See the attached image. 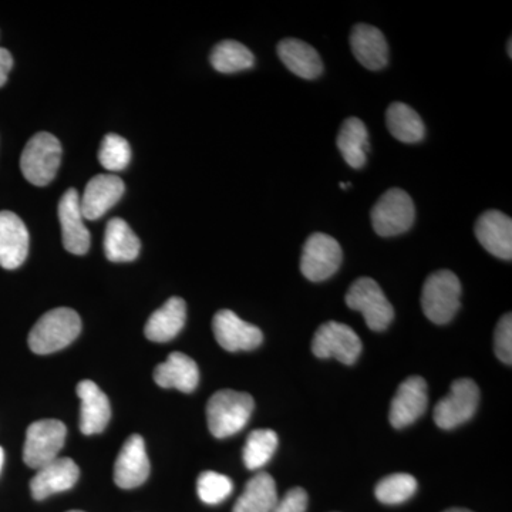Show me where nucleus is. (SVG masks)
Listing matches in <instances>:
<instances>
[{
	"label": "nucleus",
	"mask_w": 512,
	"mask_h": 512,
	"mask_svg": "<svg viewBox=\"0 0 512 512\" xmlns=\"http://www.w3.org/2000/svg\"><path fill=\"white\" fill-rule=\"evenodd\" d=\"M82 332L79 313L70 308L46 312L29 333V348L36 355H50L69 346Z\"/></svg>",
	"instance_id": "f257e3e1"
},
{
	"label": "nucleus",
	"mask_w": 512,
	"mask_h": 512,
	"mask_svg": "<svg viewBox=\"0 0 512 512\" xmlns=\"http://www.w3.org/2000/svg\"><path fill=\"white\" fill-rule=\"evenodd\" d=\"M255 402L251 394L220 390L212 394L207 404V421L212 436L227 439L239 433L254 412Z\"/></svg>",
	"instance_id": "f03ea898"
},
{
	"label": "nucleus",
	"mask_w": 512,
	"mask_h": 512,
	"mask_svg": "<svg viewBox=\"0 0 512 512\" xmlns=\"http://www.w3.org/2000/svg\"><path fill=\"white\" fill-rule=\"evenodd\" d=\"M460 279L451 271H437L426 279L421 293L424 315L436 325H446L460 309Z\"/></svg>",
	"instance_id": "7ed1b4c3"
},
{
	"label": "nucleus",
	"mask_w": 512,
	"mask_h": 512,
	"mask_svg": "<svg viewBox=\"0 0 512 512\" xmlns=\"http://www.w3.org/2000/svg\"><path fill=\"white\" fill-rule=\"evenodd\" d=\"M62 161V146L53 134L37 133L30 138L20 157V170L36 187L52 183Z\"/></svg>",
	"instance_id": "20e7f679"
},
{
	"label": "nucleus",
	"mask_w": 512,
	"mask_h": 512,
	"mask_svg": "<svg viewBox=\"0 0 512 512\" xmlns=\"http://www.w3.org/2000/svg\"><path fill=\"white\" fill-rule=\"evenodd\" d=\"M370 218L377 235L384 238L396 237L413 227L416 208L406 191L390 188L376 202Z\"/></svg>",
	"instance_id": "39448f33"
},
{
	"label": "nucleus",
	"mask_w": 512,
	"mask_h": 512,
	"mask_svg": "<svg viewBox=\"0 0 512 512\" xmlns=\"http://www.w3.org/2000/svg\"><path fill=\"white\" fill-rule=\"evenodd\" d=\"M346 305L353 311L362 313L367 328L382 332L389 328L394 319L392 303L386 298L382 288L372 278H359L346 293Z\"/></svg>",
	"instance_id": "423d86ee"
},
{
	"label": "nucleus",
	"mask_w": 512,
	"mask_h": 512,
	"mask_svg": "<svg viewBox=\"0 0 512 512\" xmlns=\"http://www.w3.org/2000/svg\"><path fill=\"white\" fill-rule=\"evenodd\" d=\"M66 436V426L60 420L46 419L30 424L23 447L26 466L39 470L55 461L59 458Z\"/></svg>",
	"instance_id": "0eeeda50"
},
{
	"label": "nucleus",
	"mask_w": 512,
	"mask_h": 512,
	"mask_svg": "<svg viewBox=\"0 0 512 512\" xmlns=\"http://www.w3.org/2000/svg\"><path fill=\"white\" fill-rule=\"evenodd\" d=\"M480 403V389L471 379H458L451 384L450 393L437 403L434 423L443 430H453L473 419Z\"/></svg>",
	"instance_id": "6e6552de"
},
{
	"label": "nucleus",
	"mask_w": 512,
	"mask_h": 512,
	"mask_svg": "<svg viewBox=\"0 0 512 512\" xmlns=\"http://www.w3.org/2000/svg\"><path fill=\"white\" fill-rule=\"evenodd\" d=\"M312 352L319 359L335 357L343 365H353L362 353V340L345 323H323L313 336Z\"/></svg>",
	"instance_id": "1a4fd4ad"
},
{
	"label": "nucleus",
	"mask_w": 512,
	"mask_h": 512,
	"mask_svg": "<svg viewBox=\"0 0 512 512\" xmlns=\"http://www.w3.org/2000/svg\"><path fill=\"white\" fill-rule=\"evenodd\" d=\"M343 252L335 238L315 232L306 239L301 258V272L312 282H322L338 272Z\"/></svg>",
	"instance_id": "9d476101"
},
{
	"label": "nucleus",
	"mask_w": 512,
	"mask_h": 512,
	"mask_svg": "<svg viewBox=\"0 0 512 512\" xmlns=\"http://www.w3.org/2000/svg\"><path fill=\"white\" fill-rule=\"evenodd\" d=\"M212 330L215 339L222 349L228 352H241V350H254L264 342L261 329L245 322L232 311H220L215 313L212 319Z\"/></svg>",
	"instance_id": "9b49d317"
},
{
	"label": "nucleus",
	"mask_w": 512,
	"mask_h": 512,
	"mask_svg": "<svg viewBox=\"0 0 512 512\" xmlns=\"http://www.w3.org/2000/svg\"><path fill=\"white\" fill-rule=\"evenodd\" d=\"M150 476L146 443L138 434L128 437L114 464V483L123 490L140 487Z\"/></svg>",
	"instance_id": "f8f14e48"
},
{
	"label": "nucleus",
	"mask_w": 512,
	"mask_h": 512,
	"mask_svg": "<svg viewBox=\"0 0 512 512\" xmlns=\"http://www.w3.org/2000/svg\"><path fill=\"white\" fill-rule=\"evenodd\" d=\"M429 404L427 383L423 377L413 376L404 380L397 389L390 406V424L394 429H404L423 416Z\"/></svg>",
	"instance_id": "ddd939ff"
},
{
	"label": "nucleus",
	"mask_w": 512,
	"mask_h": 512,
	"mask_svg": "<svg viewBox=\"0 0 512 512\" xmlns=\"http://www.w3.org/2000/svg\"><path fill=\"white\" fill-rule=\"evenodd\" d=\"M59 220L64 248L74 255L87 254L90 248V232L84 225L79 192L74 188H69L60 198Z\"/></svg>",
	"instance_id": "4468645a"
},
{
	"label": "nucleus",
	"mask_w": 512,
	"mask_h": 512,
	"mask_svg": "<svg viewBox=\"0 0 512 512\" xmlns=\"http://www.w3.org/2000/svg\"><path fill=\"white\" fill-rule=\"evenodd\" d=\"M124 190L123 180L117 175L100 174L93 177L80 198L84 220H99L120 201Z\"/></svg>",
	"instance_id": "2eb2a0df"
},
{
	"label": "nucleus",
	"mask_w": 512,
	"mask_h": 512,
	"mask_svg": "<svg viewBox=\"0 0 512 512\" xmlns=\"http://www.w3.org/2000/svg\"><path fill=\"white\" fill-rule=\"evenodd\" d=\"M476 237L485 251L495 258L511 261L512 220L504 212L491 210L484 212L476 222Z\"/></svg>",
	"instance_id": "dca6fc26"
},
{
	"label": "nucleus",
	"mask_w": 512,
	"mask_h": 512,
	"mask_svg": "<svg viewBox=\"0 0 512 512\" xmlns=\"http://www.w3.org/2000/svg\"><path fill=\"white\" fill-rule=\"evenodd\" d=\"M29 254V232L25 222L12 211H0V266L19 268Z\"/></svg>",
	"instance_id": "f3484780"
},
{
	"label": "nucleus",
	"mask_w": 512,
	"mask_h": 512,
	"mask_svg": "<svg viewBox=\"0 0 512 512\" xmlns=\"http://www.w3.org/2000/svg\"><path fill=\"white\" fill-rule=\"evenodd\" d=\"M36 476L30 481V491L37 501L50 495L63 493L74 487L80 477V470L72 458H56L52 463L36 470Z\"/></svg>",
	"instance_id": "a211bd4d"
},
{
	"label": "nucleus",
	"mask_w": 512,
	"mask_h": 512,
	"mask_svg": "<svg viewBox=\"0 0 512 512\" xmlns=\"http://www.w3.org/2000/svg\"><path fill=\"white\" fill-rule=\"evenodd\" d=\"M77 396L82 400L80 430L84 436L103 433L111 417L109 397L92 380L77 384Z\"/></svg>",
	"instance_id": "6ab92c4d"
},
{
	"label": "nucleus",
	"mask_w": 512,
	"mask_h": 512,
	"mask_svg": "<svg viewBox=\"0 0 512 512\" xmlns=\"http://www.w3.org/2000/svg\"><path fill=\"white\" fill-rule=\"evenodd\" d=\"M350 46L357 62L369 70H380L389 62L386 37L375 26L360 23L350 35Z\"/></svg>",
	"instance_id": "aec40b11"
},
{
	"label": "nucleus",
	"mask_w": 512,
	"mask_h": 512,
	"mask_svg": "<svg viewBox=\"0 0 512 512\" xmlns=\"http://www.w3.org/2000/svg\"><path fill=\"white\" fill-rule=\"evenodd\" d=\"M154 380L163 389L192 393L200 383L197 363L184 353L174 352L154 370Z\"/></svg>",
	"instance_id": "412c9836"
},
{
	"label": "nucleus",
	"mask_w": 512,
	"mask_h": 512,
	"mask_svg": "<svg viewBox=\"0 0 512 512\" xmlns=\"http://www.w3.org/2000/svg\"><path fill=\"white\" fill-rule=\"evenodd\" d=\"M185 320H187V305L184 299L174 296L150 316L144 333L151 342H170L183 330Z\"/></svg>",
	"instance_id": "4be33fe9"
},
{
	"label": "nucleus",
	"mask_w": 512,
	"mask_h": 512,
	"mask_svg": "<svg viewBox=\"0 0 512 512\" xmlns=\"http://www.w3.org/2000/svg\"><path fill=\"white\" fill-rule=\"evenodd\" d=\"M278 56L293 74L302 79H316L323 72L319 53L303 40L292 37L282 40L278 45Z\"/></svg>",
	"instance_id": "5701e85b"
},
{
	"label": "nucleus",
	"mask_w": 512,
	"mask_h": 512,
	"mask_svg": "<svg viewBox=\"0 0 512 512\" xmlns=\"http://www.w3.org/2000/svg\"><path fill=\"white\" fill-rule=\"evenodd\" d=\"M140 239L121 218H113L104 232V252L111 262H131L140 254Z\"/></svg>",
	"instance_id": "b1692460"
},
{
	"label": "nucleus",
	"mask_w": 512,
	"mask_h": 512,
	"mask_svg": "<svg viewBox=\"0 0 512 512\" xmlns=\"http://www.w3.org/2000/svg\"><path fill=\"white\" fill-rule=\"evenodd\" d=\"M338 148L346 163L352 168H362L369 153V133L362 120L349 117L343 121L338 136Z\"/></svg>",
	"instance_id": "393cba45"
},
{
	"label": "nucleus",
	"mask_w": 512,
	"mask_h": 512,
	"mask_svg": "<svg viewBox=\"0 0 512 512\" xmlns=\"http://www.w3.org/2000/svg\"><path fill=\"white\" fill-rule=\"evenodd\" d=\"M278 500L274 478L268 473H259L245 485L232 512H271Z\"/></svg>",
	"instance_id": "a878e982"
},
{
	"label": "nucleus",
	"mask_w": 512,
	"mask_h": 512,
	"mask_svg": "<svg viewBox=\"0 0 512 512\" xmlns=\"http://www.w3.org/2000/svg\"><path fill=\"white\" fill-rule=\"evenodd\" d=\"M386 124L390 134L402 143H419L426 136V127L420 114L404 103L390 104Z\"/></svg>",
	"instance_id": "bb28decb"
},
{
	"label": "nucleus",
	"mask_w": 512,
	"mask_h": 512,
	"mask_svg": "<svg viewBox=\"0 0 512 512\" xmlns=\"http://www.w3.org/2000/svg\"><path fill=\"white\" fill-rule=\"evenodd\" d=\"M210 62L217 72L231 74L251 69L255 57L242 43L224 40L212 49Z\"/></svg>",
	"instance_id": "cd10ccee"
},
{
	"label": "nucleus",
	"mask_w": 512,
	"mask_h": 512,
	"mask_svg": "<svg viewBox=\"0 0 512 512\" xmlns=\"http://www.w3.org/2000/svg\"><path fill=\"white\" fill-rule=\"evenodd\" d=\"M278 443V434L274 430L252 431L244 447V463L248 470H258L268 464L274 457Z\"/></svg>",
	"instance_id": "c85d7f7f"
},
{
	"label": "nucleus",
	"mask_w": 512,
	"mask_h": 512,
	"mask_svg": "<svg viewBox=\"0 0 512 512\" xmlns=\"http://www.w3.org/2000/svg\"><path fill=\"white\" fill-rule=\"evenodd\" d=\"M417 491V480L410 474L397 473L377 483L375 494L380 503L397 505L406 503Z\"/></svg>",
	"instance_id": "c756f323"
},
{
	"label": "nucleus",
	"mask_w": 512,
	"mask_h": 512,
	"mask_svg": "<svg viewBox=\"0 0 512 512\" xmlns=\"http://www.w3.org/2000/svg\"><path fill=\"white\" fill-rule=\"evenodd\" d=\"M234 491L231 478L215 471H204L197 480V493L202 503L208 505L221 504Z\"/></svg>",
	"instance_id": "7c9ffc66"
},
{
	"label": "nucleus",
	"mask_w": 512,
	"mask_h": 512,
	"mask_svg": "<svg viewBox=\"0 0 512 512\" xmlns=\"http://www.w3.org/2000/svg\"><path fill=\"white\" fill-rule=\"evenodd\" d=\"M131 160V148L126 138L119 134H107L99 151L100 164L111 173L124 170Z\"/></svg>",
	"instance_id": "2f4dec72"
},
{
	"label": "nucleus",
	"mask_w": 512,
	"mask_h": 512,
	"mask_svg": "<svg viewBox=\"0 0 512 512\" xmlns=\"http://www.w3.org/2000/svg\"><path fill=\"white\" fill-rule=\"evenodd\" d=\"M495 355L505 365L511 366L512 363V316L511 313H505L498 322L494 333Z\"/></svg>",
	"instance_id": "473e14b6"
},
{
	"label": "nucleus",
	"mask_w": 512,
	"mask_h": 512,
	"mask_svg": "<svg viewBox=\"0 0 512 512\" xmlns=\"http://www.w3.org/2000/svg\"><path fill=\"white\" fill-rule=\"evenodd\" d=\"M308 508V494L301 487L292 488L278 500L271 512H306Z\"/></svg>",
	"instance_id": "72a5a7b5"
},
{
	"label": "nucleus",
	"mask_w": 512,
	"mask_h": 512,
	"mask_svg": "<svg viewBox=\"0 0 512 512\" xmlns=\"http://www.w3.org/2000/svg\"><path fill=\"white\" fill-rule=\"evenodd\" d=\"M13 59L8 50L0 47V87L8 82L10 70H12Z\"/></svg>",
	"instance_id": "f704fd0d"
},
{
	"label": "nucleus",
	"mask_w": 512,
	"mask_h": 512,
	"mask_svg": "<svg viewBox=\"0 0 512 512\" xmlns=\"http://www.w3.org/2000/svg\"><path fill=\"white\" fill-rule=\"evenodd\" d=\"M3 461H5V451L0 447V471H2Z\"/></svg>",
	"instance_id": "c9c22d12"
},
{
	"label": "nucleus",
	"mask_w": 512,
	"mask_h": 512,
	"mask_svg": "<svg viewBox=\"0 0 512 512\" xmlns=\"http://www.w3.org/2000/svg\"><path fill=\"white\" fill-rule=\"evenodd\" d=\"M444 512H473V511L466 510V508H451V510H447Z\"/></svg>",
	"instance_id": "e433bc0d"
},
{
	"label": "nucleus",
	"mask_w": 512,
	"mask_h": 512,
	"mask_svg": "<svg viewBox=\"0 0 512 512\" xmlns=\"http://www.w3.org/2000/svg\"><path fill=\"white\" fill-rule=\"evenodd\" d=\"M511 45H512L511 40H508V56H510V57L512 56L511 55Z\"/></svg>",
	"instance_id": "4c0bfd02"
},
{
	"label": "nucleus",
	"mask_w": 512,
	"mask_h": 512,
	"mask_svg": "<svg viewBox=\"0 0 512 512\" xmlns=\"http://www.w3.org/2000/svg\"><path fill=\"white\" fill-rule=\"evenodd\" d=\"M69 512H83V511H77V510H73V511H69Z\"/></svg>",
	"instance_id": "58836bf2"
}]
</instances>
